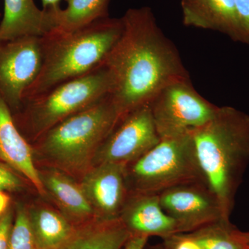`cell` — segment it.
I'll return each mask as SVG.
<instances>
[{"label": "cell", "instance_id": "obj_24", "mask_svg": "<svg viewBox=\"0 0 249 249\" xmlns=\"http://www.w3.org/2000/svg\"><path fill=\"white\" fill-rule=\"evenodd\" d=\"M244 43L249 45V0H234Z\"/></svg>", "mask_w": 249, "mask_h": 249}, {"label": "cell", "instance_id": "obj_16", "mask_svg": "<svg viewBox=\"0 0 249 249\" xmlns=\"http://www.w3.org/2000/svg\"><path fill=\"white\" fill-rule=\"evenodd\" d=\"M41 180L48 193L70 222H86L94 217L92 207L80 184L58 170L40 172Z\"/></svg>", "mask_w": 249, "mask_h": 249}, {"label": "cell", "instance_id": "obj_28", "mask_svg": "<svg viewBox=\"0 0 249 249\" xmlns=\"http://www.w3.org/2000/svg\"><path fill=\"white\" fill-rule=\"evenodd\" d=\"M43 9L52 10L60 8V0H41Z\"/></svg>", "mask_w": 249, "mask_h": 249}, {"label": "cell", "instance_id": "obj_27", "mask_svg": "<svg viewBox=\"0 0 249 249\" xmlns=\"http://www.w3.org/2000/svg\"><path fill=\"white\" fill-rule=\"evenodd\" d=\"M12 205L11 196L6 192L0 190V215Z\"/></svg>", "mask_w": 249, "mask_h": 249}, {"label": "cell", "instance_id": "obj_3", "mask_svg": "<svg viewBox=\"0 0 249 249\" xmlns=\"http://www.w3.org/2000/svg\"><path fill=\"white\" fill-rule=\"evenodd\" d=\"M123 29L121 18L108 17L76 31L54 29L42 36V68L22 101L102 66Z\"/></svg>", "mask_w": 249, "mask_h": 249}, {"label": "cell", "instance_id": "obj_29", "mask_svg": "<svg viewBox=\"0 0 249 249\" xmlns=\"http://www.w3.org/2000/svg\"><path fill=\"white\" fill-rule=\"evenodd\" d=\"M240 235L241 237H242V240H243L244 242H245L246 245L248 246V247H249V232H240Z\"/></svg>", "mask_w": 249, "mask_h": 249}, {"label": "cell", "instance_id": "obj_30", "mask_svg": "<svg viewBox=\"0 0 249 249\" xmlns=\"http://www.w3.org/2000/svg\"><path fill=\"white\" fill-rule=\"evenodd\" d=\"M249 249V248H248V249Z\"/></svg>", "mask_w": 249, "mask_h": 249}, {"label": "cell", "instance_id": "obj_14", "mask_svg": "<svg viewBox=\"0 0 249 249\" xmlns=\"http://www.w3.org/2000/svg\"><path fill=\"white\" fill-rule=\"evenodd\" d=\"M181 5L184 25L219 31L244 43L234 0H181Z\"/></svg>", "mask_w": 249, "mask_h": 249}, {"label": "cell", "instance_id": "obj_18", "mask_svg": "<svg viewBox=\"0 0 249 249\" xmlns=\"http://www.w3.org/2000/svg\"><path fill=\"white\" fill-rule=\"evenodd\" d=\"M37 249H55L71 235L76 227L64 214L45 207L27 209Z\"/></svg>", "mask_w": 249, "mask_h": 249}, {"label": "cell", "instance_id": "obj_9", "mask_svg": "<svg viewBox=\"0 0 249 249\" xmlns=\"http://www.w3.org/2000/svg\"><path fill=\"white\" fill-rule=\"evenodd\" d=\"M160 140L150 105L142 106L121 119L98 149L92 165L106 162L128 165Z\"/></svg>", "mask_w": 249, "mask_h": 249}, {"label": "cell", "instance_id": "obj_12", "mask_svg": "<svg viewBox=\"0 0 249 249\" xmlns=\"http://www.w3.org/2000/svg\"><path fill=\"white\" fill-rule=\"evenodd\" d=\"M119 219L132 235L165 239L179 233L175 219L160 206L158 194L129 193Z\"/></svg>", "mask_w": 249, "mask_h": 249}, {"label": "cell", "instance_id": "obj_1", "mask_svg": "<svg viewBox=\"0 0 249 249\" xmlns=\"http://www.w3.org/2000/svg\"><path fill=\"white\" fill-rule=\"evenodd\" d=\"M123 32L104 62L113 80L111 99L121 119L150 105L172 83L190 80L177 47L147 6L129 9Z\"/></svg>", "mask_w": 249, "mask_h": 249}, {"label": "cell", "instance_id": "obj_20", "mask_svg": "<svg viewBox=\"0 0 249 249\" xmlns=\"http://www.w3.org/2000/svg\"><path fill=\"white\" fill-rule=\"evenodd\" d=\"M199 249H247L240 232L232 228L229 219L216 222L186 233Z\"/></svg>", "mask_w": 249, "mask_h": 249}, {"label": "cell", "instance_id": "obj_7", "mask_svg": "<svg viewBox=\"0 0 249 249\" xmlns=\"http://www.w3.org/2000/svg\"><path fill=\"white\" fill-rule=\"evenodd\" d=\"M150 107L160 139L178 137L200 127L213 117L219 107L201 96L191 80L165 87Z\"/></svg>", "mask_w": 249, "mask_h": 249}, {"label": "cell", "instance_id": "obj_15", "mask_svg": "<svg viewBox=\"0 0 249 249\" xmlns=\"http://www.w3.org/2000/svg\"><path fill=\"white\" fill-rule=\"evenodd\" d=\"M4 1L0 42L24 36L42 37L56 27L52 10L38 9L34 0Z\"/></svg>", "mask_w": 249, "mask_h": 249}, {"label": "cell", "instance_id": "obj_22", "mask_svg": "<svg viewBox=\"0 0 249 249\" xmlns=\"http://www.w3.org/2000/svg\"><path fill=\"white\" fill-rule=\"evenodd\" d=\"M22 176L16 170L0 160V190L16 193L22 191L24 182ZM25 179V178H24Z\"/></svg>", "mask_w": 249, "mask_h": 249}, {"label": "cell", "instance_id": "obj_4", "mask_svg": "<svg viewBox=\"0 0 249 249\" xmlns=\"http://www.w3.org/2000/svg\"><path fill=\"white\" fill-rule=\"evenodd\" d=\"M121 119L109 94L55 124L34 142L33 148L60 169L86 172L98 149Z\"/></svg>", "mask_w": 249, "mask_h": 249}, {"label": "cell", "instance_id": "obj_5", "mask_svg": "<svg viewBox=\"0 0 249 249\" xmlns=\"http://www.w3.org/2000/svg\"><path fill=\"white\" fill-rule=\"evenodd\" d=\"M112 88V77L103 64L87 74L23 101L19 110L12 114L15 124L28 142H35L55 124L106 98Z\"/></svg>", "mask_w": 249, "mask_h": 249}, {"label": "cell", "instance_id": "obj_17", "mask_svg": "<svg viewBox=\"0 0 249 249\" xmlns=\"http://www.w3.org/2000/svg\"><path fill=\"white\" fill-rule=\"evenodd\" d=\"M131 235L120 219H94L76 227L71 235L55 249H122Z\"/></svg>", "mask_w": 249, "mask_h": 249}, {"label": "cell", "instance_id": "obj_2", "mask_svg": "<svg viewBox=\"0 0 249 249\" xmlns=\"http://www.w3.org/2000/svg\"><path fill=\"white\" fill-rule=\"evenodd\" d=\"M191 132L205 181L229 218L249 163V115L219 107L211 120Z\"/></svg>", "mask_w": 249, "mask_h": 249}, {"label": "cell", "instance_id": "obj_26", "mask_svg": "<svg viewBox=\"0 0 249 249\" xmlns=\"http://www.w3.org/2000/svg\"><path fill=\"white\" fill-rule=\"evenodd\" d=\"M148 238L147 235H132L122 249H144Z\"/></svg>", "mask_w": 249, "mask_h": 249}, {"label": "cell", "instance_id": "obj_10", "mask_svg": "<svg viewBox=\"0 0 249 249\" xmlns=\"http://www.w3.org/2000/svg\"><path fill=\"white\" fill-rule=\"evenodd\" d=\"M160 206L175 219L179 233H188L225 217L217 196L206 183H187L159 194Z\"/></svg>", "mask_w": 249, "mask_h": 249}, {"label": "cell", "instance_id": "obj_11", "mask_svg": "<svg viewBox=\"0 0 249 249\" xmlns=\"http://www.w3.org/2000/svg\"><path fill=\"white\" fill-rule=\"evenodd\" d=\"M126 165L101 163L87 170L80 183L94 213L101 221L119 219L129 195Z\"/></svg>", "mask_w": 249, "mask_h": 249}, {"label": "cell", "instance_id": "obj_13", "mask_svg": "<svg viewBox=\"0 0 249 249\" xmlns=\"http://www.w3.org/2000/svg\"><path fill=\"white\" fill-rule=\"evenodd\" d=\"M34 148L15 124L12 113L0 96V160L16 170L45 196L40 171L34 163Z\"/></svg>", "mask_w": 249, "mask_h": 249}, {"label": "cell", "instance_id": "obj_6", "mask_svg": "<svg viewBox=\"0 0 249 249\" xmlns=\"http://www.w3.org/2000/svg\"><path fill=\"white\" fill-rule=\"evenodd\" d=\"M125 175L129 193L159 195L180 185L206 183L191 132L160 139L155 146L126 165Z\"/></svg>", "mask_w": 249, "mask_h": 249}, {"label": "cell", "instance_id": "obj_25", "mask_svg": "<svg viewBox=\"0 0 249 249\" xmlns=\"http://www.w3.org/2000/svg\"><path fill=\"white\" fill-rule=\"evenodd\" d=\"M169 249H199L186 233H178L165 238Z\"/></svg>", "mask_w": 249, "mask_h": 249}, {"label": "cell", "instance_id": "obj_8", "mask_svg": "<svg viewBox=\"0 0 249 249\" xmlns=\"http://www.w3.org/2000/svg\"><path fill=\"white\" fill-rule=\"evenodd\" d=\"M42 59V37L0 42V96L12 114L19 110L23 95L38 76Z\"/></svg>", "mask_w": 249, "mask_h": 249}, {"label": "cell", "instance_id": "obj_23", "mask_svg": "<svg viewBox=\"0 0 249 249\" xmlns=\"http://www.w3.org/2000/svg\"><path fill=\"white\" fill-rule=\"evenodd\" d=\"M14 218L15 207L12 204L0 215V249H8L9 247Z\"/></svg>", "mask_w": 249, "mask_h": 249}, {"label": "cell", "instance_id": "obj_19", "mask_svg": "<svg viewBox=\"0 0 249 249\" xmlns=\"http://www.w3.org/2000/svg\"><path fill=\"white\" fill-rule=\"evenodd\" d=\"M67 6L53 9L55 29L73 31L89 25L98 19L109 17L108 13L110 0H65Z\"/></svg>", "mask_w": 249, "mask_h": 249}, {"label": "cell", "instance_id": "obj_21", "mask_svg": "<svg viewBox=\"0 0 249 249\" xmlns=\"http://www.w3.org/2000/svg\"><path fill=\"white\" fill-rule=\"evenodd\" d=\"M15 218L8 249H37L29 222L27 208L22 203L14 204Z\"/></svg>", "mask_w": 249, "mask_h": 249}]
</instances>
